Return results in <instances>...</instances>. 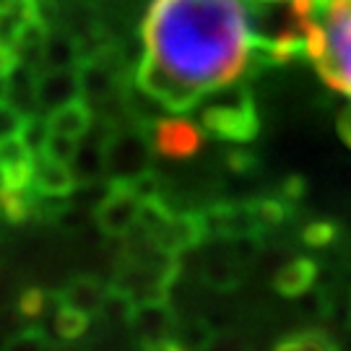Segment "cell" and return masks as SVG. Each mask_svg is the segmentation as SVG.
<instances>
[{"mask_svg": "<svg viewBox=\"0 0 351 351\" xmlns=\"http://www.w3.org/2000/svg\"><path fill=\"white\" fill-rule=\"evenodd\" d=\"M263 34L247 0H154L143 21L141 86L172 110L234 86Z\"/></svg>", "mask_w": 351, "mask_h": 351, "instance_id": "1", "label": "cell"}, {"mask_svg": "<svg viewBox=\"0 0 351 351\" xmlns=\"http://www.w3.org/2000/svg\"><path fill=\"white\" fill-rule=\"evenodd\" d=\"M304 52L328 86L351 99V0H320Z\"/></svg>", "mask_w": 351, "mask_h": 351, "instance_id": "2", "label": "cell"}, {"mask_svg": "<svg viewBox=\"0 0 351 351\" xmlns=\"http://www.w3.org/2000/svg\"><path fill=\"white\" fill-rule=\"evenodd\" d=\"M198 143H201V133L182 117L164 120L156 130V146L169 156H188L198 149Z\"/></svg>", "mask_w": 351, "mask_h": 351, "instance_id": "3", "label": "cell"}, {"mask_svg": "<svg viewBox=\"0 0 351 351\" xmlns=\"http://www.w3.org/2000/svg\"><path fill=\"white\" fill-rule=\"evenodd\" d=\"M206 123L221 133V136H242L250 130V107H234V104H224V107H216L208 112Z\"/></svg>", "mask_w": 351, "mask_h": 351, "instance_id": "4", "label": "cell"}, {"mask_svg": "<svg viewBox=\"0 0 351 351\" xmlns=\"http://www.w3.org/2000/svg\"><path fill=\"white\" fill-rule=\"evenodd\" d=\"M276 351H339L336 343L328 339L326 333L317 330H302V333H291L276 346Z\"/></svg>", "mask_w": 351, "mask_h": 351, "instance_id": "5", "label": "cell"}, {"mask_svg": "<svg viewBox=\"0 0 351 351\" xmlns=\"http://www.w3.org/2000/svg\"><path fill=\"white\" fill-rule=\"evenodd\" d=\"M86 326V317L81 310H63L58 315V330L63 333L65 339H75L81 330Z\"/></svg>", "mask_w": 351, "mask_h": 351, "instance_id": "6", "label": "cell"}, {"mask_svg": "<svg viewBox=\"0 0 351 351\" xmlns=\"http://www.w3.org/2000/svg\"><path fill=\"white\" fill-rule=\"evenodd\" d=\"M8 351H42V341L37 336H21L8 346Z\"/></svg>", "mask_w": 351, "mask_h": 351, "instance_id": "7", "label": "cell"}, {"mask_svg": "<svg viewBox=\"0 0 351 351\" xmlns=\"http://www.w3.org/2000/svg\"><path fill=\"white\" fill-rule=\"evenodd\" d=\"M159 351H185L182 346H175V343H159Z\"/></svg>", "mask_w": 351, "mask_h": 351, "instance_id": "8", "label": "cell"}, {"mask_svg": "<svg viewBox=\"0 0 351 351\" xmlns=\"http://www.w3.org/2000/svg\"><path fill=\"white\" fill-rule=\"evenodd\" d=\"M258 3H274V5H287L291 0H258Z\"/></svg>", "mask_w": 351, "mask_h": 351, "instance_id": "9", "label": "cell"}]
</instances>
